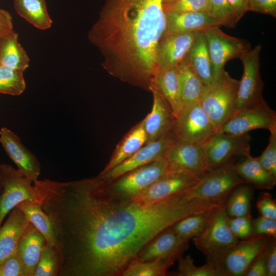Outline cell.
Here are the masks:
<instances>
[{
    "label": "cell",
    "instance_id": "24",
    "mask_svg": "<svg viewBox=\"0 0 276 276\" xmlns=\"http://www.w3.org/2000/svg\"><path fill=\"white\" fill-rule=\"evenodd\" d=\"M186 58L204 85L214 80L211 59L203 31L197 33Z\"/></svg>",
    "mask_w": 276,
    "mask_h": 276
},
{
    "label": "cell",
    "instance_id": "39",
    "mask_svg": "<svg viewBox=\"0 0 276 276\" xmlns=\"http://www.w3.org/2000/svg\"><path fill=\"white\" fill-rule=\"evenodd\" d=\"M208 0H175L163 3L167 13L205 12Z\"/></svg>",
    "mask_w": 276,
    "mask_h": 276
},
{
    "label": "cell",
    "instance_id": "20",
    "mask_svg": "<svg viewBox=\"0 0 276 276\" xmlns=\"http://www.w3.org/2000/svg\"><path fill=\"white\" fill-rule=\"evenodd\" d=\"M198 32L164 35L157 50L159 69L177 66L187 56Z\"/></svg>",
    "mask_w": 276,
    "mask_h": 276
},
{
    "label": "cell",
    "instance_id": "19",
    "mask_svg": "<svg viewBox=\"0 0 276 276\" xmlns=\"http://www.w3.org/2000/svg\"><path fill=\"white\" fill-rule=\"evenodd\" d=\"M153 95V105L151 112L143 120L149 143L155 141L173 129L175 116L165 98L152 86L150 90Z\"/></svg>",
    "mask_w": 276,
    "mask_h": 276
},
{
    "label": "cell",
    "instance_id": "36",
    "mask_svg": "<svg viewBox=\"0 0 276 276\" xmlns=\"http://www.w3.org/2000/svg\"><path fill=\"white\" fill-rule=\"evenodd\" d=\"M23 71L0 65V94L19 96L26 87Z\"/></svg>",
    "mask_w": 276,
    "mask_h": 276
},
{
    "label": "cell",
    "instance_id": "22",
    "mask_svg": "<svg viewBox=\"0 0 276 276\" xmlns=\"http://www.w3.org/2000/svg\"><path fill=\"white\" fill-rule=\"evenodd\" d=\"M29 222L24 213L15 207L0 227V264L16 252L19 238Z\"/></svg>",
    "mask_w": 276,
    "mask_h": 276
},
{
    "label": "cell",
    "instance_id": "17",
    "mask_svg": "<svg viewBox=\"0 0 276 276\" xmlns=\"http://www.w3.org/2000/svg\"><path fill=\"white\" fill-rule=\"evenodd\" d=\"M189 242L169 227L149 241L135 259L140 261L164 259L175 262L183 256L189 248Z\"/></svg>",
    "mask_w": 276,
    "mask_h": 276
},
{
    "label": "cell",
    "instance_id": "49",
    "mask_svg": "<svg viewBox=\"0 0 276 276\" xmlns=\"http://www.w3.org/2000/svg\"><path fill=\"white\" fill-rule=\"evenodd\" d=\"M226 1L240 18L248 11V0Z\"/></svg>",
    "mask_w": 276,
    "mask_h": 276
},
{
    "label": "cell",
    "instance_id": "33",
    "mask_svg": "<svg viewBox=\"0 0 276 276\" xmlns=\"http://www.w3.org/2000/svg\"><path fill=\"white\" fill-rule=\"evenodd\" d=\"M253 194L252 186L242 183L235 188L225 204L227 216L235 217L250 215V202Z\"/></svg>",
    "mask_w": 276,
    "mask_h": 276
},
{
    "label": "cell",
    "instance_id": "46",
    "mask_svg": "<svg viewBox=\"0 0 276 276\" xmlns=\"http://www.w3.org/2000/svg\"><path fill=\"white\" fill-rule=\"evenodd\" d=\"M265 249L251 262L244 276H267Z\"/></svg>",
    "mask_w": 276,
    "mask_h": 276
},
{
    "label": "cell",
    "instance_id": "28",
    "mask_svg": "<svg viewBox=\"0 0 276 276\" xmlns=\"http://www.w3.org/2000/svg\"><path fill=\"white\" fill-rule=\"evenodd\" d=\"M147 137L142 121L126 135L117 147L109 162L101 172L113 168L146 144Z\"/></svg>",
    "mask_w": 276,
    "mask_h": 276
},
{
    "label": "cell",
    "instance_id": "50",
    "mask_svg": "<svg viewBox=\"0 0 276 276\" xmlns=\"http://www.w3.org/2000/svg\"><path fill=\"white\" fill-rule=\"evenodd\" d=\"M2 190H3V187H2V185L1 183V180H0V196H1V194H2Z\"/></svg>",
    "mask_w": 276,
    "mask_h": 276
},
{
    "label": "cell",
    "instance_id": "14",
    "mask_svg": "<svg viewBox=\"0 0 276 276\" xmlns=\"http://www.w3.org/2000/svg\"><path fill=\"white\" fill-rule=\"evenodd\" d=\"M275 127L276 113L263 99L256 105L236 111L219 130L241 135L257 129L269 131Z\"/></svg>",
    "mask_w": 276,
    "mask_h": 276
},
{
    "label": "cell",
    "instance_id": "15",
    "mask_svg": "<svg viewBox=\"0 0 276 276\" xmlns=\"http://www.w3.org/2000/svg\"><path fill=\"white\" fill-rule=\"evenodd\" d=\"M173 129L160 139L145 144L133 155L105 172L97 176L109 182L136 168L164 157L169 146L176 139Z\"/></svg>",
    "mask_w": 276,
    "mask_h": 276
},
{
    "label": "cell",
    "instance_id": "30",
    "mask_svg": "<svg viewBox=\"0 0 276 276\" xmlns=\"http://www.w3.org/2000/svg\"><path fill=\"white\" fill-rule=\"evenodd\" d=\"M177 66L159 69L152 85L169 103L175 117L182 107L179 95Z\"/></svg>",
    "mask_w": 276,
    "mask_h": 276
},
{
    "label": "cell",
    "instance_id": "9",
    "mask_svg": "<svg viewBox=\"0 0 276 276\" xmlns=\"http://www.w3.org/2000/svg\"><path fill=\"white\" fill-rule=\"evenodd\" d=\"M203 32L211 59L214 80L220 77L228 61L239 58L251 49L247 40L227 34L219 26L210 27Z\"/></svg>",
    "mask_w": 276,
    "mask_h": 276
},
{
    "label": "cell",
    "instance_id": "45",
    "mask_svg": "<svg viewBox=\"0 0 276 276\" xmlns=\"http://www.w3.org/2000/svg\"><path fill=\"white\" fill-rule=\"evenodd\" d=\"M248 11L276 17V0H248Z\"/></svg>",
    "mask_w": 276,
    "mask_h": 276
},
{
    "label": "cell",
    "instance_id": "16",
    "mask_svg": "<svg viewBox=\"0 0 276 276\" xmlns=\"http://www.w3.org/2000/svg\"><path fill=\"white\" fill-rule=\"evenodd\" d=\"M205 145L176 139L164 157L172 168L187 170L201 177L209 170Z\"/></svg>",
    "mask_w": 276,
    "mask_h": 276
},
{
    "label": "cell",
    "instance_id": "6",
    "mask_svg": "<svg viewBox=\"0 0 276 276\" xmlns=\"http://www.w3.org/2000/svg\"><path fill=\"white\" fill-rule=\"evenodd\" d=\"M206 261L214 259L235 245L239 241L232 233L225 205L215 209L204 231L192 239Z\"/></svg>",
    "mask_w": 276,
    "mask_h": 276
},
{
    "label": "cell",
    "instance_id": "47",
    "mask_svg": "<svg viewBox=\"0 0 276 276\" xmlns=\"http://www.w3.org/2000/svg\"><path fill=\"white\" fill-rule=\"evenodd\" d=\"M276 238H269L265 249L267 276L276 275Z\"/></svg>",
    "mask_w": 276,
    "mask_h": 276
},
{
    "label": "cell",
    "instance_id": "26",
    "mask_svg": "<svg viewBox=\"0 0 276 276\" xmlns=\"http://www.w3.org/2000/svg\"><path fill=\"white\" fill-rule=\"evenodd\" d=\"M237 174L245 182L258 189L271 190L276 184V177L267 171L257 157L251 155L233 164Z\"/></svg>",
    "mask_w": 276,
    "mask_h": 276
},
{
    "label": "cell",
    "instance_id": "27",
    "mask_svg": "<svg viewBox=\"0 0 276 276\" xmlns=\"http://www.w3.org/2000/svg\"><path fill=\"white\" fill-rule=\"evenodd\" d=\"M179 95L182 106L200 99L204 85L186 57L177 66Z\"/></svg>",
    "mask_w": 276,
    "mask_h": 276
},
{
    "label": "cell",
    "instance_id": "38",
    "mask_svg": "<svg viewBox=\"0 0 276 276\" xmlns=\"http://www.w3.org/2000/svg\"><path fill=\"white\" fill-rule=\"evenodd\" d=\"M177 271L170 273L175 276H219L215 266L207 261L202 266H197L190 255L181 257L178 260Z\"/></svg>",
    "mask_w": 276,
    "mask_h": 276
},
{
    "label": "cell",
    "instance_id": "41",
    "mask_svg": "<svg viewBox=\"0 0 276 276\" xmlns=\"http://www.w3.org/2000/svg\"><path fill=\"white\" fill-rule=\"evenodd\" d=\"M252 218L250 215L235 217H228L230 229L238 239H246L251 236Z\"/></svg>",
    "mask_w": 276,
    "mask_h": 276
},
{
    "label": "cell",
    "instance_id": "3",
    "mask_svg": "<svg viewBox=\"0 0 276 276\" xmlns=\"http://www.w3.org/2000/svg\"><path fill=\"white\" fill-rule=\"evenodd\" d=\"M239 84L224 70L203 89L199 101L217 131L235 112Z\"/></svg>",
    "mask_w": 276,
    "mask_h": 276
},
{
    "label": "cell",
    "instance_id": "44",
    "mask_svg": "<svg viewBox=\"0 0 276 276\" xmlns=\"http://www.w3.org/2000/svg\"><path fill=\"white\" fill-rule=\"evenodd\" d=\"M0 276H24L21 265L16 253L0 264Z\"/></svg>",
    "mask_w": 276,
    "mask_h": 276
},
{
    "label": "cell",
    "instance_id": "1",
    "mask_svg": "<svg viewBox=\"0 0 276 276\" xmlns=\"http://www.w3.org/2000/svg\"><path fill=\"white\" fill-rule=\"evenodd\" d=\"M36 186L54 228L61 276H121L160 232L207 209L188 191L151 204L120 200L97 176Z\"/></svg>",
    "mask_w": 276,
    "mask_h": 276
},
{
    "label": "cell",
    "instance_id": "13",
    "mask_svg": "<svg viewBox=\"0 0 276 276\" xmlns=\"http://www.w3.org/2000/svg\"><path fill=\"white\" fill-rule=\"evenodd\" d=\"M200 178L190 171L171 168L131 200L145 204L155 203L190 189L199 182Z\"/></svg>",
    "mask_w": 276,
    "mask_h": 276
},
{
    "label": "cell",
    "instance_id": "43",
    "mask_svg": "<svg viewBox=\"0 0 276 276\" xmlns=\"http://www.w3.org/2000/svg\"><path fill=\"white\" fill-rule=\"evenodd\" d=\"M257 208L260 216L276 220V202L268 192L261 193L257 202Z\"/></svg>",
    "mask_w": 276,
    "mask_h": 276
},
{
    "label": "cell",
    "instance_id": "25",
    "mask_svg": "<svg viewBox=\"0 0 276 276\" xmlns=\"http://www.w3.org/2000/svg\"><path fill=\"white\" fill-rule=\"evenodd\" d=\"M30 59L18 40V34L12 30L0 39V65L24 72Z\"/></svg>",
    "mask_w": 276,
    "mask_h": 276
},
{
    "label": "cell",
    "instance_id": "35",
    "mask_svg": "<svg viewBox=\"0 0 276 276\" xmlns=\"http://www.w3.org/2000/svg\"><path fill=\"white\" fill-rule=\"evenodd\" d=\"M204 13L227 28H234L241 19L226 0H208Z\"/></svg>",
    "mask_w": 276,
    "mask_h": 276
},
{
    "label": "cell",
    "instance_id": "32",
    "mask_svg": "<svg viewBox=\"0 0 276 276\" xmlns=\"http://www.w3.org/2000/svg\"><path fill=\"white\" fill-rule=\"evenodd\" d=\"M215 209L187 216L170 227L182 239L189 241L204 231Z\"/></svg>",
    "mask_w": 276,
    "mask_h": 276
},
{
    "label": "cell",
    "instance_id": "2",
    "mask_svg": "<svg viewBox=\"0 0 276 276\" xmlns=\"http://www.w3.org/2000/svg\"><path fill=\"white\" fill-rule=\"evenodd\" d=\"M166 26L163 0H106L87 38L110 75L150 91Z\"/></svg>",
    "mask_w": 276,
    "mask_h": 276
},
{
    "label": "cell",
    "instance_id": "7",
    "mask_svg": "<svg viewBox=\"0 0 276 276\" xmlns=\"http://www.w3.org/2000/svg\"><path fill=\"white\" fill-rule=\"evenodd\" d=\"M0 180L3 187L0 196L1 227L7 215L21 202L40 201L34 181L12 166L0 164Z\"/></svg>",
    "mask_w": 276,
    "mask_h": 276
},
{
    "label": "cell",
    "instance_id": "29",
    "mask_svg": "<svg viewBox=\"0 0 276 276\" xmlns=\"http://www.w3.org/2000/svg\"><path fill=\"white\" fill-rule=\"evenodd\" d=\"M13 3L17 14L34 27L43 31L52 27L45 0H13Z\"/></svg>",
    "mask_w": 276,
    "mask_h": 276
},
{
    "label": "cell",
    "instance_id": "51",
    "mask_svg": "<svg viewBox=\"0 0 276 276\" xmlns=\"http://www.w3.org/2000/svg\"><path fill=\"white\" fill-rule=\"evenodd\" d=\"M175 1V0H163V3L169 2H171V1Z\"/></svg>",
    "mask_w": 276,
    "mask_h": 276
},
{
    "label": "cell",
    "instance_id": "12",
    "mask_svg": "<svg viewBox=\"0 0 276 276\" xmlns=\"http://www.w3.org/2000/svg\"><path fill=\"white\" fill-rule=\"evenodd\" d=\"M251 140L248 133L234 135L217 131L205 145L209 169L233 164L235 157L250 155Z\"/></svg>",
    "mask_w": 276,
    "mask_h": 276
},
{
    "label": "cell",
    "instance_id": "37",
    "mask_svg": "<svg viewBox=\"0 0 276 276\" xmlns=\"http://www.w3.org/2000/svg\"><path fill=\"white\" fill-rule=\"evenodd\" d=\"M59 273V257L57 248L46 242L41 250L34 276H57Z\"/></svg>",
    "mask_w": 276,
    "mask_h": 276
},
{
    "label": "cell",
    "instance_id": "48",
    "mask_svg": "<svg viewBox=\"0 0 276 276\" xmlns=\"http://www.w3.org/2000/svg\"><path fill=\"white\" fill-rule=\"evenodd\" d=\"M13 29L11 14L8 11L0 9V39L4 35Z\"/></svg>",
    "mask_w": 276,
    "mask_h": 276
},
{
    "label": "cell",
    "instance_id": "8",
    "mask_svg": "<svg viewBox=\"0 0 276 276\" xmlns=\"http://www.w3.org/2000/svg\"><path fill=\"white\" fill-rule=\"evenodd\" d=\"M173 131L177 139L205 145L217 130L198 100L182 106Z\"/></svg>",
    "mask_w": 276,
    "mask_h": 276
},
{
    "label": "cell",
    "instance_id": "5",
    "mask_svg": "<svg viewBox=\"0 0 276 276\" xmlns=\"http://www.w3.org/2000/svg\"><path fill=\"white\" fill-rule=\"evenodd\" d=\"M269 238L255 236L239 240L224 253L207 261L215 266L219 276H244L251 262L265 249Z\"/></svg>",
    "mask_w": 276,
    "mask_h": 276
},
{
    "label": "cell",
    "instance_id": "40",
    "mask_svg": "<svg viewBox=\"0 0 276 276\" xmlns=\"http://www.w3.org/2000/svg\"><path fill=\"white\" fill-rule=\"evenodd\" d=\"M268 144L257 158L262 166L276 177V127L269 130Z\"/></svg>",
    "mask_w": 276,
    "mask_h": 276
},
{
    "label": "cell",
    "instance_id": "4",
    "mask_svg": "<svg viewBox=\"0 0 276 276\" xmlns=\"http://www.w3.org/2000/svg\"><path fill=\"white\" fill-rule=\"evenodd\" d=\"M171 168L163 157L131 170L109 182L101 180L104 191L109 196L129 201L148 189Z\"/></svg>",
    "mask_w": 276,
    "mask_h": 276
},
{
    "label": "cell",
    "instance_id": "42",
    "mask_svg": "<svg viewBox=\"0 0 276 276\" xmlns=\"http://www.w3.org/2000/svg\"><path fill=\"white\" fill-rule=\"evenodd\" d=\"M265 236L276 238V220L261 216L252 219L251 236Z\"/></svg>",
    "mask_w": 276,
    "mask_h": 276
},
{
    "label": "cell",
    "instance_id": "18",
    "mask_svg": "<svg viewBox=\"0 0 276 276\" xmlns=\"http://www.w3.org/2000/svg\"><path fill=\"white\" fill-rule=\"evenodd\" d=\"M0 143L17 169L33 181L38 179L40 166L36 156L21 143L19 137L6 127L0 129Z\"/></svg>",
    "mask_w": 276,
    "mask_h": 276
},
{
    "label": "cell",
    "instance_id": "21",
    "mask_svg": "<svg viewBox=\"0 0 276 276\" xmlns=\"http://www.w3.org/2000/svg\"><path fill=\"white\" fill-rule=\"evenodd\" d=\"M46 242L43 235L29 222L21 235L16 252L24 276H34L41 250Z\"/></svg>",
    "mask_w": 276,
    "mask_h": 276
},
{
    "label": "cell",
    "instance_id": "31",
    "mask_svg": "<svg viewBox=\"0 0 276 276\" xmlns=\"http://www.w3.org/2000/svg\"><path fill=\"white\" fill-rule=\"evenodd\" d=\"M16 207L21 210L28 221L43 235L46 242L57 248L54 227L51 219L42 210L41 202L25 200Z\"/></svg>",
    "mask_w": 276,
    "mask_h": 276
},
{
    "label": "cell",
    "instance_id": "34",
    "mask_svg": "<svg viewBox=\"0 0 276 276\" xmlns=\"http://www.w3.org/2000/svg\"><path fill=\"white\" fill-rule=\"evenodd\" d=\"M174 262L164 259L140 261L134 260L123 271L121 276H165Z\"/></svg>",
    "mask_w": 276,
    "mask_h": 276
},
{
    "label": "cell",
    "instance_id": "10",
    "mask_svg": "<svg viewBox=\"0 0 276 276\" xmlns=\"http://www.w3.org/2000/svg\"><path fill=\"white\" fill-rule=\"evenodd\" d=\"M242 183H246L235 171L233 164H229L209 170L190 191L195 197L225 203L233 189Z\"/></svg>",
    "mask_w": 276,
    "mask_h": 276
},
{
    "label": "cell",
    "instance_id": "23",
    "mask_svg": "<svg viewBox=\"0 0 276 276\" xmlns=\"http://www.w3.org/2000/svg\"><path fill=\"white\" fill-rule=\"evenodd\" d=\"M166 14L167 26L164 35L199 32L212 26L220 27L214 19L203 12L167 13Z\"/></svg>",
    "mask_w": 276,
    "mask_h": 276
},
{
    "label": "cell",
    "instance_id": "11",
    "mask_svg": "<svg viewBox=\"0 0 276 276\" xmlns=\"http://www.w3.org/2000/svg\"><path fill=\"white\" fill-rule=\"evenodd\" d=\"M262 48L261 44H257L239 58L243 73L239 81L235 112L256 105L263 99L264 83L260 72Z\"/></svg>",
    "mask_w": 276,
    "mask_h": 276
}]
</instances>
